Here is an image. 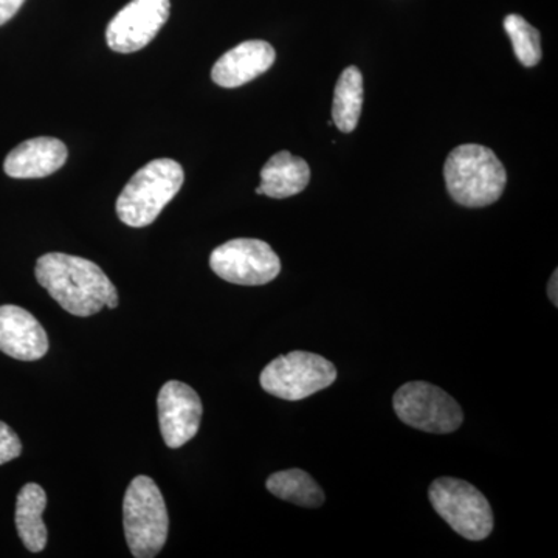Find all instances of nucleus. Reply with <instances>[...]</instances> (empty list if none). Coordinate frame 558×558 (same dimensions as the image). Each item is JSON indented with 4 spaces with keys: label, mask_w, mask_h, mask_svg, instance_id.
I'll return each instance as SVG.
<instances>
[{
    "label": "nucleus",
    "mask_w": 558,
    "mask_h": 558,
    "mask_svg": "<svg viewBox=\"0 0 558 558\" xmlns=\"http://www.w3.org/2000/svg\"><path fill=\"white\" fill-rule=\"evenodd\" d=\"M22 453V442L20 436L0 421V465L20 458Z\"/></svg>",
    "instance_id": "obj_19"
},
{
    "label": "nucleus",
    "mask_w": 558,
    "mask_h": 558,
    "mask_svg": "<svg viewBox=\"0 0 558 558\" xmlns=\"http://www.w3.org/2000/svg\"><path fill=\"white\" fill-rule=\"evenodd\" d=\"M0 351L22 362H35L49 351V337L38 319L20 306H0Z\"/></svg>",
    "instance_id": "obj_11"
},
{
    "label": "nucleus",
    "mask_w": 558,
    "mask_h": 558,
    "mask_svg": "<svg viewBox=\"0 0 558 558\" xmlns=\"http://www.w3.org/2000/svg\"><path fill=\"white\" fill-rule=\"evenodd\" d=\"M157 409L161 436L170 449L185 446L199 432L204 407L190 385L178 380L167 381L157 398Z\"/></svg>",
    "instance_id": "obj_10"
},
{
    "label": "nucleus",
    "mask_w": 558,
    "mask_h": 558,
    "mask_svg": "<svg viewBox=\"0 0 558 558\" xmlns=\"http://www.w3.org/2000/svg\"><path fill=\"white\" fill-rule=\"evenodd\" d=\"M310 182L311 168L307 161L292 156L289 150H281L264 165L256 194H264L271 199H286L303 193Z\"/></svg>",
    "instance_id": "obj_14"
},
{
    "label": "nucleus",
    "mask_w": 558,
    "mask_h": 558,
    "mask_svg": "<svg viewBox=\"0 0 558 558\" xmlns=\"http://www.w3.org/2000/svg\"><path fill=\"white\" fill-rule=\"evenodd\" d=\"M25 0H0V25L7 24L21 10Z\"/></svg>",
    "instance_id": "obj_20"
},
{
    "label": "nucleus",
    "mask_w": 558,
    "mask_h": 558,
    "mask_svg": "<svg viewBox=\"0 0 558 558\" xmlns=\"http://www.w3.org/2000/svg\"><path fill=\"white\" fill-rule=\"evenodd\" d=\"M171 0H132L113 16L106 43L117 53H134L159 35L170 17Z\"/></svg>",
    "instance_id": "obj_9"
},
{
    "label": "nucleus",
    "mask_w": 558,
    "mask_h": 558,
    "mask_svg": "<svg viewBox=\"0 0 558 558\" xmlns=\"http://www.w3.org/2000/svg\"><path fill=\"white\" fill-rule=\"evenodd\" d=\"M68 157V148L61 140L31 138L11 150L3 170L13 179H43L61 170Z\"/></svg>",
    "instance_id": "obj_13"
},
{
    "label": "nucleus",
    "mask_w": 558,
    "mask_h": 558,
    "mask_svg": "<svg viewBox=\"0 0 558 558\" xmlns=\"http://www.w3.org/2000/svg\"><path fill=\"white\" fill-rule=\"evenodd\" d=\"M46 508L47 495L43 487L31 483L21 488L16 499L14 520H16L17 534L31 553L36 554L46 549L47 538H49L43 520Z\"/></svg>",
    "instance_id": "obj_15"
},
{
    "label": "nucleus",
    "mask_w": 558,
    "mask_h": 558,
    "mask_svg": "<svg viewBox=\"0 0 558 558\" xmlns=\"http://www.w3.org/2000/svg\"><path fill=\"white\" fill-rule=\"evenodd\" d=\"M185 172L171 159H157L135 172L117 199V215L132 229L154 222L182 189Z\"/></svg>",
    "instance_id": "obj_3"
},
{
    "label": "nucleus",
    "mask_w": 558,
    "mask_h": 558,
    "mask_svg": "<svg viewBox=\"0 0 558 558\" xmlns=\"http://www.w3.org/2000/svg\"><path fill=\"white\" fill-rule=\"evenodd\" d=\"M392 407L403 424L435 435L457 432L464 421L457 400L428 381H410L400 387Z\"/></svg>",
    "instance_id": "obj_7"
},
{
    "label": "nucleus",
    "mask_w": 558,
    "mask_h": 558,
    "mask_svg": "<svg viewBox=\"0 0 558 558\" xmlns=\"http://www.w3.org/2000/svg\"><path fill=\"white\" fill-rule=\"evenodd\" d=\"M124 535L135 558H153L168 538L167 505L159 486L149 476L132 480L123 501Z\"/></svg>",
    "instance_id": "obj_4"
},
{
    "label": "nucleus",
    "mask_w": 558,
    "mask_h": 558,
    "mask_svg": "<svg viewBox=\"0 0 558 558\" xmlns=\"http://www.w3.org/2000/svg\"><path fill=\"white\" fill-rule=\"evenodd\" d=\"M277 60L274 47L266 40H245L223 53L213 65L211 78L220 87L234 89L266 73Z\"/></svg>",
    "instance_id": "obj_12"
},
{
    "label": "nucleus",
    "mask_w": 558,
    "mask_h": 558,
    "mask_svg": "<svg viewBox=\"0 0 558 558\" xmlns=\"http://www.w3.org/2000/svg\"><path fill=\"white\" fill-rule=\"evenodd\" d=\"M337 380V368L328 359L306 351H293L271 360L260 373L264 391L282 400H303L329 388Z\"/></svg>",
    "instance_id": "obj_6"
},
{
    "label": "nucleus",
    "mask_w": 558,
    "mask_h": 558,
    "mask_svg": "<svg viewBox=\"0 0 558 558\" xmlns=\"http://www.w3.org/2000/svg\"><path fill=\"white\" fill-rule=\"evenodd\" d=\"M209 267L231 284L264 286L278 277L281 260L267 242L240 238L213 250Z\"/></svg>",
    "instance_id": "obj_8"
},
{
    "label": "nucleus",
    "mask_w": 558,
    "mask_h": 558,
    "mask_svg": "<svg viewBox=\"0 0 558 558\" xmlns=\"http://www.w3.org/2000/svg\"><path fill=\"white\" fill-rule=\"evenodd\" d=\"M444 178L451 199L468 208L495 204L508 183L505 165L494 150L475 143L451 150L444 165Z\"/></svg>",
    "instance_id": "obj_2"
},
{
    "label": "nucleus",
    "mask_w": 558,
    "mask_h": 558,
    "mask_svg": "<svg viewBox=\"0 0 558 558\" xmlns=\"http://www.w3.org/2000/svg\"><path fill=\"white\" fill-rule=\"evenodd\" d=\"M363 108V75L355 65L341 72L333 92L332 121L339 131L349 134L357 128Z\"/></svg>",
    "instance_id": "obj_16"
},
{
    "label": "nucleus",
    "mask_w": 558,
    "mask_h": 558,
    "mask_svg": "<svg viewBox=\"0 0 558 558\" xmlns=\"http://www.w3.org/2000/svg\"><path fill=\"white\" fill-rule=\"evenodd\" d=\"M428 497L440 519L461 537L481 542L494 531L490 502L468 481L449 476L433 481Z\"/></svg>",
    "instance_id": "obj_5"
},
{
    "label": "nucleus",
    "mask_w": 558,
    "mask_h": 558,
    "mask_svg": "<svg viewBox=\"0 0 558 558\" xmlns=\"http://www.w3.org/2000/svg\"><path fill=\"white\" fill-rule=\"evenodd\" d=\"M266 486L275 497L301 508L315 509L325 502L322 487L304 470L290 469L274 473L267 480Z\"/></svg>",
    "instance_id": "obj_17"
},
{
    "label": "nucleus",
    "mask_w": 558,
    "mask_h": 558,
    "mask_svg": "<svg viewBox=\"0 0 558 558\" xmlns=\"http://www.w3.org/2000/svg\"><path fill=\"white\" fill-rule=\"evenodd\" d=\"M505 31L521 64L535 68L542 61V36L537 28L532 27L520 14H509L505 20Z\"/></svg>",
    "instance_id": "obj_18"
},
{
    "label": "nucleus",
    "mask_w": 558,
    "mask_h": 558,
    "mask_svg": "<svg viewBox=\"0 0 558 558\" xmlns=\"http://www.w3.org/2000/svg\"><path fill=\"white\" fill-rule=\"evenodd\" d=\"M557 284H558V278H557V270L554 271L553 277L549 279L548 284V295L549 300L553 301L554 306H558V295H557Z\"/></svg>",
    "instance_id": "obj_21"
},
{
    "label": "nucleus",
    "mask_w": 558,
    "mask_h": 558,
    "mask_svg": "<svg viewBox=\"0 0 558 558\" xmlns=\"http://www.w3.org/2000/svg\"><path fill=\"white\" fill-rule=\"evenodd\" d=\"M35 275L51 299L75 317H92L105 307L116 310L119 306L116 286L89 259L47 253L36 263Z\"/></svg>",
    "instance_id": "obj_1"
}]
</instances>
